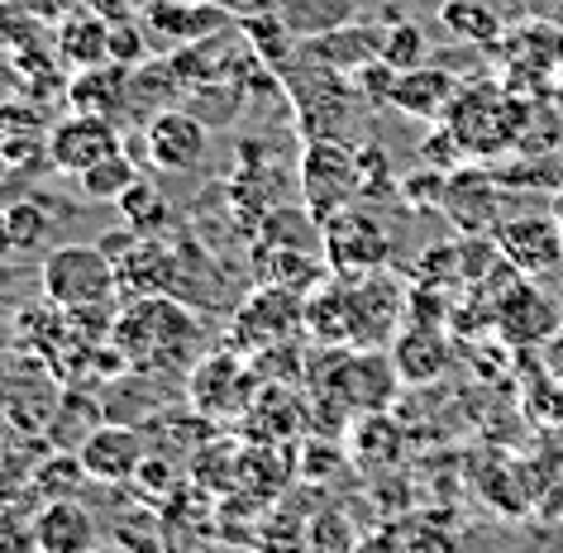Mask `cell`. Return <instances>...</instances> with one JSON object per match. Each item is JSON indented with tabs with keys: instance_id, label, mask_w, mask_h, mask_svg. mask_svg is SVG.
<instances>
[{
	"instance_id": "cell-9",
	"label": "cell",
	"mask_w": 563,
	"mask_h": 553,
	"mask_svg": "<svg viewBox=\"0 0 563 553\" xmlns=\"http://www.w3.org/2000/svg\"><path fill=\"white\" fill-rule=\"evenodd\" d=\"M139 20L158 48H191L239 24L234 10L220 0H144Z\"/></svg>"
},
{
	"instance_id": "cell-37",
	"label": "cell",
	"mask_w": 563,
	"mask_h": 553,
	"mask_svg": "<svg viewBox=\"0 0 563 553\" xmlns=\"http://www.w3.org/2000/svg\"><path fill=\"white\" fill-rule=\"evenodd\" d=\"M401 196H406V201H411V206H440L444 201V173H440V167H426V173H420V177H406L401 181Z\"/></svg>"
},
{
	"instance_id": "cell-33",
	"label": "cell",
	"mask_w": 563,
	"mask_h": 553,
	"mask_svg": "<svg viewBox=\"0 0 563 553\" xmlns=\"http://www.w3.org/2000/svg\"><path fill=\"white\" fill-rule=\"evenodd\" d=\"M358 173H363V201H377V196H401V181L391 177V163L383 148H358Z\"/></svg>"
},
{
	"instance_id": "cell-22",
	"label": "cell",
	"mask_w": 563,
	"mask_h": 553,
	"mask_svg": "<svg viewBox=\"0 0 563 553\" xmlns=\"http://www.w3.org/2000/svg\"><path fill=\"white\" fill-rule=\"evenodd\" d=\"M306 334L320 349H349V281L344 277L330 273L306 296Z\"/></svg>"
},
{
	"instance_id": "cell-12",
	"label": "cell",
	"mask_w": 563,
	"mask_h": 553,
	"mask_svg": "<svg viewBox=\"0 0 563 553\" xmlns=\"http://www.w3.org/2000/svg\"><path fill=\"white\" fill-rule=\"evenodd\" d=\"M206 148H210V124L201 115H191V110L167 106L144 124V153L163 173H196Z\"/></svg>"
},
{
	"instance_id": "cell-25",
	"label": "cell",
	"mask_w": 563,
	"mask_h": 553,
	"mask_svg": "<svg viewBox=\"0 0 563 553\" xmlns=\"http://www.w3.org/2000/svg\"><path fill=\"white\" fill-rule=\"evenodd\" d=\"M239 34L249 38V48L258 53V58L273 67V73H282V67L297 58V48H301L297 38L282 30V20H277V15H244V20H239Z\"/></svg>"
},
{
	"instance_id": "cell-21",
	"label": "cell",
	"mask_w": 563,
	"mask_h": 553,
	"mask_svg": "<svg viewBox=\"0 0 563 553\" xmlns=\"http://www.w3.org/2000/svg\"><path fill=\"white\" fill-rule=\"evenodd\" d=\"M53 44H58V58L73 67V73H87V67L110 63V20L91 15L87 5L67 10L53 30Z\"/></svg>"
},
{
	"instance_id": "cell-10",
	"label": "cell",
	"mask_w": 563,
	"mask_h": 553,
	"mask_svg": "<svg viewBox=\"0 0 563 553\" xmlns=\"http://www.w3.org/2000/svg\"><path fill=\"white\" fill-rule=\"evenodd\" d=\"M349 281V349H383L397 339L406 291L387 273L344 277Z\"/></svg>"
},
{
	"instance_id": "cell-38",
	"label": "cell",
	"mask_w": 563,
	"mask_h": 553,
	"mask_svg": "<svg viewBox=\"0 0 563 553\" xmlns=\"http://www.w3.org/2000/svg\"><path fill=\"white\" fill-rule=\"evenodd\" d=\"M77 5H87L91 15H101V20H134L139 10H144V0H77Z\"/></svg>"
},
{
	"instance_id": "cell-26",
	"label": "cell",
	"mask_w": 563,
	"mask_h": 553,
	"mask_svg": "<svg viewBox=\"0 0 563 553\" xmlns=\"http://www.w3.org/2000/svg\"><path fill=\"white\" fill-rule=\"evenodd\" d=\"M77 181H81V191H87L91 201H120V196L139 181V167H134L130 153H110V158L87 167Z\"/></svg>"
},
{
	"instance_id": "cell-42",
	"label": "cell",
	"mask_w": 563,
	"mask_h": 553,
	"mask_svg": "<svg viewBox=\"0 0 563 553\" xmlns=\"http://www.w3.org/2000/svg\"><path fill=\"white\" fill-rule=\"evenodd\" d=\"M0 344H5V339H0Z\"/></svg>"
},
{
	"instance_id": "cell-8",
	"label": "cell",
	"mask_w": 563,
	"mask_h": 553,
	"mask_svg": "<svg viewBox=\"0 0 563 553\" xmlns=\"http://www.w3.org/2000/svg\"><path fill=\"white\" fill-rule=\"evenodd\" d=\"M320 253L334 277H368L391 263V230L358 201L320 224Z\"/></svg>"
},
{
	"instance_id": "cell-11",
	"label": "cell",
	"mask_w": 563,
	"mask_h": 553,
	"mask_svg": "<svg viewBox=\"0 0 563 553\" xmlns=\"http://www.w3.org/2000/svg\"><path fill=\"white\" fill-rule=\"evenodd\" d=\"M110 153H124V139H120V120H106V115H67L63 124L48 130V167L53 173H73L81 177L87 167H96Z\"/></svg>"
},
{
	"instance_id": "cell-32",
	"label": "cell",
	"mask_w": 563,
	"mask_h": 553,
	"mask_svg": "<svg viewBox=\"0 0 563 553\" xmlns=\"http://www.w3.org/2000/svg\"><path fill=\"white\" fill-rule=\"evenodd\" d=\"M306 544H311V553H354L358 539L340 510H320L311 520V530H306Z\"/></svg>"
},
{
	"instance_id": "cell-4",
	"label": "cell",
	"mask_w": 563,
	"mask_h": 553,
	"mask_svg": "<svg viewBox=\"0 0 563 553\" xmlns=\"http://www.w3.org/2000/svg\"><path fill=\"white\" fill-rule=\"evenodd\" d=\"M38 281H44V301L63 306V310L110 306V296L120 291V273H115V263L106 258L101 244L53 248L44 267H38Z\"/></svg>"
},
{
	"instance_id": "cell-29",
	"label": "cell",
	"mask_w": 563,
	"mask_h": 553,
	"mask_svg": "<svg viewBox=\"0 0 563 553\" xmlns=\"http://www.w3.org/2000/svg\"><path fill=\"white\" fill-rule=\"evenodd\" d=\"M426 53H430L426 30H420V24H411V20H397V24H391V30L383 34V63H391L397 73L426 67Z\"/></svg>"
},
{
	"instance_id": "cell-40",
	"label": "cell",
	"mask_w": 563,
	"mask_h": 553,
	"mask_svg": "<svg viewBox=\"0 0 563 553\" xmlns=\"http://www.w3.org/2000/svg\"><path fill=\"white\" fill-rule=\"evenodd\" d=\"M24 482H34V473H24V467H20L15 458H10L5 449H0V501H5V496H15V491L24 487Z\"/></svg>"
},
{
	"instance_id": "cell-2",
	"label": "cell",
	"mask_w": 563,
	"mask_h": 553,
	"mask_svg": "<svg viewBox=\"0 0 563 553\" xmlns=\"http://www.w3.org/2000/svg\"><path fill=\"white\" fill-rule=\"evenodd\" d=\"M297 187L301 201L311 210L316 224H325L330 215H340L344 206L363 201V173H358V148L340 134H320L306 139L301 167H297Z\"/></svg>"
},
{
	"instance_id": "cell-27",
	"label": "cell",
	"mask_w": 563,
	"mask_h": 553,
	"mask_svg": "<svg viewBox=\"0 0 563 553\" xmlns=\"http://www.w3.org/2000/svg\"><path fill=\"white\" fill-rule=\"evenodd\" d=\"M440 20H444L459 38H468V44H492V38L501 34L497 15H492L483 0H444V5H440Z\"/></svg>"
},
{
	"instance_id": "cell-13",
	"label": "cell",
	"mask_w": 563,
	"mask_h": 553,
	"mask_svg": "<svg viewBox=\"0 0 563 553\" xmlns=\"http://www.w3.org/2000/svg\"><path fill=\"white\" fill-rule=\"evenodd\" d=\"M77 458L87 467V482H134L148 458L144 424H124V420L96 424V430L81 439Z\"/></svg>"
},
{
	"instance_id": "cell-15",
	"label": "cell",
	"mask_w": 563,
	"mask_h": 553,
	"mask_svg": "<svg viewBox=\"0 0 563 553\" xmlns=\"http://www.w3.org/2000/svg\"><path fill=\"white\" fill-rule=\"evenodd\" d=\"M497 248L520 277H549L563 263V224L549 215H516L497 224Z\"/></svg>"
},
{
	"instance_id": "cell-1",
	"label": "cell",
	"mask_w": 563,
	"mask_h": 553,
	"mask_svg": "<svg viewBox=\"0 0 563 553\" xmlns=\"http://www.w3.org/2000/svg\"><path fill=\"white\" fill-rule=\"evenodd\" d=\"M110 344H115L120 363L130 373H181L201 358L196 344H201V324H196L191 306H181L177 296H134L115 310V330H110Z\"/></svg>"
},
{
	"instance_id": "cell-20",
	"label": "cell",
	"mask_w": 563,
	"mask_h": 553,
	"mask_svg": "<svg viewBox=\"0 0 563 553\" xmlns=\"http://www.w3.org/2000/svg\"><path fill=\"white\" fill-rule=\"evenodd\" d=\"M34 549L38 553H91L96 549V524L73 496L44 501L34 516Z\"/></svg>"
},
{
	"instance_id": "cell-28",
	"label": "cell",
	"mask_w": 563,
	"mask_h": 553,
	"mask_svg": "<svg viewBox=\"0 0 563 553\" xmlns=\"http://www.w3.org/2000/svg\"><path fill=\"white\" fill-rule=\"evenodd\" d=\"M0 230H5V239H10V248L15 253H30V248H38L48 239V215H44V206L38 201H15V206L0 210Z\"/></svg>"
},
{
	"instance_id": "cell-41",
	"label": "cell",
	"mask_w": 563,
	"mask_h": 553,
	"mask_svg": "<svg viewBox=\"0 0 563 553\" xmlns=\"http://www.w3.org/2000/svg\"><path fill=\"white\" fill-rule=\"evenodd\" d=\"M5 424H10V416H5V406H0V434H5Z\"/></svg>"
},
{
	"instance_id": "cell-39",
	"label": "cell",
	"mask_w": 563,
	"mask_h": 553,
	"mask_svg": "<svg viewBox=\"0 0 563 553\" xmlns=\"http://www.w3.org/2000/svg\"><path fill=\"white\" fill-rule=\"evenodd\" d=\"M354 553H406V544H401L397 524H391V530H373V534H363L358 544H354Z\"/></svg>"
},
{
	"instance_id": "cell-14",
	"label": "cell",
	"mask_w": 563,
	"mask_h": 553,
	"mask_svg": "<svg viewBox=\"0 0 563 553\" xmlns=\"http://www.w3.org/2000/svg\"><path fill=\"white\" fill-rule=\"evenodd\" d=\"M440 210L454 220L459 234H497L501 224V181L483 167H454L444 177V201Z\"/></svg>"
},
{
	"instance_id": "cell-31",
	"label": "cell",
	"mask_w": 563,
	"mask_h": 553,
	"mask_svg": "<svg viewBox=\"0 0 563 553\" xmlns=\"http://www.w3.org/2000/svg\"><path fill=\"white\" fill-rule=\"evenodd\" d=\"M153 58V38L144 30V20H115L110 24V63L115 67H144Z\"/></svg>"
},
{
	"instance_id": "cell-17",
	"label": "cell",
	"mask_w": 563,
	"mask_h": 553,
	"mask_svg": "<svg viewBox=\"0 0 563 553\" xmlns=\"http://www.w3.org/2000/svg\"><path fill=\"white\" fill-rule=\"evenodd\" d=\"M449 334L440 324H426V320H411L406 330H397L391 339V363H397V373L406 387H426V381L444 377L449 367Z\"/></svg>"
},
{
	"instance_id": "cell-34",
	"label": "cell",
	"mask_w": 563,
	"mask_h": 553,
	"mask_svg": "<svg viewBox=\"0 0 563 553\" xmlns=\"http://www.w3.org/2000/svg\"><path fill=\"white\" fill-rule=\"evenodd\" d=\"M81 482H87V467H81L77 453H63V458H48V463L34 467V487L38 491H58V501L73 487H81Z\"/></svg>"
},
{
	"instance_id": "cell-35",
	"label": "cell",
	"mask_w": 563,
	"mask_h": 553,
	"mask_svg": "<svg viewBox=\"0 0 563 553\" xmlns=\"http://www.w3.org/2000/svg\"><path fill=\"white\" fill-rule=\"evenodd\" d=\"M349 77H354V87H358V96L368 106H391V87H397V67L391 63L373 58V63H363L358 73H349Z\"/></svg>"
},
{
	"instance_id": "cell-19",
	"label": "cell",
	"mask_w": 563,
	"mask_h": 553,
	"mask_svg": "<svg viewBox=\"0 0 563 553\" xmlns=\"http://www.w3.org/2000/svg\"><path fill=\"white\" fill-rule=\"evenodd\" d=\"M454 101L459 81L444 67H411V73H397V87H391V106L411 120H444Z\"/></svg>"
},
{
	"instance_id": "cell-16",
	"label": "cell",
	"mask_w": 563,
	"mask_h": 553,
	"mask_svg": "<svg viewBox=\"0 0 563 553\" xmlns=\"http://www.w3.org/2000/svg\"><path fill=\"white\" fill-rule=\"evenodd\" d=\"M239 430H244V444H291V439L311 430V410L291 387L263 381L244 420H239Z\"/></svg>"
},
{
	"instance_id": "cell-24",
	"label": "cell",
	"mask_w": 563,
	"mask_h": 553,
	"mask_svg": "<svg viewBox=\"0 0 563 553\" xmlns=\"http://www.w3.org/2000/svg\"><path fill=\"white\" fill-rule=\"evenodd\" d=\"M115 206H120L124 224H130L134 234H148V239H158V234L167 230V220H173V206H167V196L153 187L148 177H139Z\"/></svg>"
},
{
	"instance_id": "cell-7",
	"label": "cell",
	"mask_w": 563,
	"mask_h": 553,
	"mask_svg": "<svg viewBox=\"0 0 563 553\" xmlns=\"http://www.w3.org/2000/svg\"><path fill=\"white\" fill-rule=\"evenodd\" d=\"M297 330H306V296L273 287V281H258V287L249 291V301L234 310L230 349H239L244 358H258L267 349L291 344Z\"/></svg>"
},
{
	"instance_id": "cell-36",
	"label": "cell",
	"mask_w": 563,
	"mask_h": 553,
	"mask_svg": "<svg viewBox=\"0 0 563 553\" xmlns=\"http://www.w3.org/2000/svg\"><path fill=\"white\" fill-rule=\"evenodd\" d=\"M24 0L20 5H10V0H0V44H10V48H24L30 44V34H34V20L24 15Z\"/></svg>"
},
{
	"instance_id": "cell-23",
	"label": "cell",
	"mask_w": 563,
	"mask_h": 553,
	"mask_svg": "<svg viewBox=\"0 0 563 553\" xmlns=\"http://www.w3.org/2000/svg\"><path fill=\"white\" fill-rule=\"evenodd\" d=\"M301 58L325 63L334 73H358L363 63L383 58V30H334L320 38H301Z\"/></svg>"
},
{
	"instance_id": "cell-18",
	"label": "cell",
	"mask_w": 563,
	"mask_h": 553,
	"mask_svg": "<svg viewBox=\"0 0 563 553\" xmlns=\"http://www.w3.org/2000/svg\"><path fill=\"white\" fill-rule=\"evenodd\" d=\"M124 106H130V67L101 63L87 73H73V81H67V110H77V115L120 120Z\"/></svg>"
},
{
	"instance_id": "cell-5",
	"label": "cell",
	"mask_w": 563,
	"mask_h": 553,
	"mask_svg": "<svg viewBox=\"0 0 563 553\" xmlns=\"http://www.w3.org/2000/svg\"><path fill=\"white\" fill-rule=\"evenodd\" d=\"M520 120H526V110L501 87L459 91V101L449 106V115H444V124L454 130L459 148H463V158H492V153L511 148L520 139Z\"/></svg>"
},
{
	"instance_id": "cell-30",
	"label": "cell",
	"mask_w": 563,
	"mask_h": 553,
	"mask_svg": "<svg viewBox=\"0 0 563 553\" xmlns=\"http://www.w3.org/2000/svg\"><path fill=\"white\" fill-rule=\"evenodd\" d=\"M397 534H401L406 553H454L459 549V534L449 530L444 516H416V520H406Z\"/></svg>"
},
{
	"instance_id": "cell-3",
	"label": "cell",
	"mask_w": 563,
	"mask_h": 553,
	"mask_svg": "<svg viewBox=\"0 0 563 553\" xmlns=\"http://www.w3.org/2000/svg\"><path fill=\"white\" fill-rule=\"evenodd\" d=\"M258 387H263V377L253 367V358H244L230 344L216 353H201L187 373V401L210 424H239L244 410L253 406V396H258Z\"/></svg>"
},
{
	"instance_id": "cell-6",
	"label": "cell",
	"mask_w": 563,
	"mask_h": 553,
	"mask_svg": "<svg viewBox=\"0 0 563 553\" xmlns=\"http://www.w3.org/2000/svg\"><path fill=\"white\" fill-rule=\"evenodd\" d=\"M397 381L401 373L391 363V353L383 349H330L325 391L320 396H334L349 416H377V410L391 406Z\"/></svg>"
},
{
	"instance_id": "cell-43",
	"label": "cell",
	"mask_w": 563,
	"mask_h": 553,
	"mask_svg": "<svg viewBox=\"0 0 563 553\" xmlns=\"http://www.w3.org/2000/svg\"><path fill=\"white\" fill-rule=\"evenodd\" d=\"M559 224H563V220H559Z\"/></svg>"
}]
</instances>
